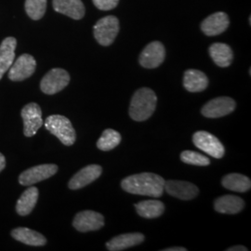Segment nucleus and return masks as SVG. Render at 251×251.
<instances>
[{
	"label": "nucleus",
	"instance_id": "nucleus-1",
	"mask_svg": "<svg viewBox=\"0 0 251 251\" xmlns=\"http://www.w3.org/2000/svg\"><path fill=\"white\" fill-rule=\"evenodd\" d=\"M165 181L157 174L144 172L125 178L121 181V187L132 195L160 198L165 190Z\"/></svg>",
	"mask_w": 251,
	"mask_h": 251
},
{
	"label": "nucleus",
	"instance_id": "nucleus-2",
	"mask_svg": "<svg viewBox=\"0 0 251 251\" xmlns=\"http://www.w3.org/2000/svg\"><path fill=\"white\" fill-rule=\"evenodd\" d=\"M157 103L153 90L142 88L135 91L129 105V116L138 122L145 121L152 117Z\"/></svg>",
	"mask_w": 251,
	"mask_h": 251
},
{
	"label": "nucleus",
	"instance_id": "nucleus-3",
	"mask_svg": "<svg viewBox=\"0 0 251 251\" xmlns=\"http://www.w3.org/2000/svg\"><path fill=\"white\" fill-rule=\"evenodd\" d=\"M46 128L56 136L62 144L71 146L75 144L76 134L71 121L67 117L61 115H53L47 117L45 120Z\"/></svg>",
	"mask_w": 251,
	"mask_h": 251
},
{
	"label": "nucleus",
	"instance_id": "nucleus-4",
	"mask_svg": "<svg viewBox=\"0 0 251 251\" xmlns=\"http://www.w3.org/2000/svg\"><path fill=\"white\" fill-rule=\"evenodd\" d=\"M119 29V20L114 15H109L96 23L93 27V34L100 45L108 47L116 40Z\"/></svg>",
	"mask_w": 251,
	"mask_h": 251
},
{
	"label": "nucleus",
	"instance_id": "nucleus-5",
	"mask_svg": "<svg viewBox=\"0 0 251 251\" xmlns=\"http://www.w3.org/2000/svg\"><path fill=\"white\" fill-rule=\"evenodd\" d=\"M70 82V75L62 68H53L47 73L40 82V89L48 95H53L66 88Z\"/></svg>",
	"mask_w": 251,
	"mask_h": 251
},
{
	"label": "nucleus",
	"instance_id": "nucleus-6",
	"mask_svg": "<svg viewBox=\"0 0 251 251\" xmlns=\"http://www.w3.org/2000/svg\"><path fill=\"white\" fill-rule=\"evenodd\" d=\"M194 144L201 151L206 152L214 158H222L225 155L224 144L214 136L206 131H198L193 136Z\"/></svg>",
	"mask_w": 251,
	"mask_h": 251
},
{
	"label": "nucleus",
	"instance_id": "nucleus-7",
	"mask_svg": "<svg viewBox=\"0 0 251 251\" xmlns=\"http://www.w3.org/2000/svg\"><path fill=\"white\" fill-rule=\"evenodd\" d=\"M58 171V166L54 164H43L36 167L30 168L29 170L24 171L20 177L19 182L22 185L30 186L44 179L52 177Z\"/></svg>",
	"mask_w": 251,
	"mask_h": 251
},
{
	"label": "nucleus",
	"instance_id": "nucleus-8",
	"mask_svg": "<svg viewBox=\"0 0 251 251\" xmlns=\"http://www.w3.org/2000/svg\"><path fill=\"white\" fill-rule=\"evenodd\" d=\"M24 120V133L26 137H33L43 125L42 111L35 102L28 103L22 110Z\"/></svg>",
	"mask_w": 251,
	"mask_h": 251
},
{
	"label": "nucleus",
	"instance_id": "nucleus-9",
	"mask_svg": "<svg viewBox=\"0 0 251 251\" xmlns=\"http://www.w3.org/2000/svg\"><path fill=\"white\" fill-rule=\"evenodd\" d=\"M166 58V49L161 42L153 41L146 46L139 58L140 64L147 69L160 66Z\"/></svg>",
	"mask_w": 251,
	"mask_h": 251
},
{
	"label": "nucleus",
	"instance_id": "nucleus-10",
	"mask_svg": "<svg viewBox=\"0 0 251 251\" xmlns=\"http://www.w3.org/2000/svg\"><path fill=\"white\" fill-rule=\"evenodd\" d=\"M36 67L35 58L30 54H23L10 66L9 78L12 81L25 80L35 73Z\"/></svg>",
	"mask_w": 251,
	"mask_h": 251
},
{
	"label": "nucleus",
	"instance_id": "nucleus-11",
	"mask_svg": "<svg viewBox=\"0 0 251 251\" xmlns=\"http://www.w3.org/2000/svg\"><path fill=\"white\" fill-rule=\"evenodd\" d=\"M235 101L230 97H218L207 101L203 106L201 113L207 118L225 117L234 111Z\"/></svg>",
	"mask_w": 251,
	"mask_h": 251
},
{
	"label": "nucleus",
	"instance_id": "nucleus-12",
	"mask_svg": "<svg viewBox=\"0 0 251 251\" xmlns=\"http://www.w3.org/2000/svg\"><path fill=\"white\" fill-rule=\"evenodd\" d=\"M104 225V217L92 210H84L77 213L73 222V226L81 233L97 231Z\"/></svg>",
	"mask_w": 251,
	"mask_h": 251
},
{
	"label": "nucleus",
	"instance_id": "nucleus-13",
	"mask_svg": "<svg viewBox=\"0 0 251 251\" xmlns=\"http://www.w3.org/2000/svg\"><path fill=\"white\" fill-rule=\"evenodd\" d=\"M230 25V20L225 12H215L207 16L201 23V30L207 36H215L223 34Z\"/></svg>",
	"mask_w": 251,
	"mask_h": 251
},
{
	"label": "nucleus",
	"instance_id": "nucleus-14",
	"mask_svg": "<svg viewBox=\"0 0 251 251\" xmlns=\"http://www.w3.org/2000/svg\"><path fill=\"white\" fill-rule=\"evenodd\" d=\"M167 193L174 198L181 200H191L197 198L199 193L198 186L184 180H168L165 181Z\"/></svg>",
	"mask_w": 251,
	"mask_h": 251
},
{
	"label": "nucleus",
	"instance_id": "nucleus-15",
	"mask_svg": "<svg viewBox=\"0 0 251 251\" xmlns=\"http://www.w3.org/2000/svg\"><path fill=\"white\" fill-rule=\"evenodd\" d=\"M102 169L99 165H89L75 173L70 179L68 187L71 190L84 188L101 175Z\"/></svg>",
	"mask_w": 251,
	"mask_h": 251
},
{
	"label": "nucleus",
	"instance_id": "nucleus-16",
	"mask_svg": "<svg viewBox=\"0 0 251 251\" xmlns=\"http://www.w3.org/2000/svg\"><path fill=\"white\" fill-rule=\"evenodd\" d=\"M52 5L55 11L74 20H80L86 13L82 0H53Z\"/></svg>",
	"mask_w": 251,
	"mask_h": 251
},
{
	"label": "nucleus",
	"instance_id": "nucleus-17",
	"mask_svg": "<svg viewBox=\"0 0 251 251\" xmlns=\"http://www.w3.org/2000/svg\"><path fill=\"white\" fill-rule=\"evenodd\" d=\"M16 46L17 40L12 36L6 37L0 44V79L9 71L15 60Z\"/></svg>",
	"mask_w": 251,
	"mask_h": 251
},
{
	"label": "nucleus",
	"instance_id": "nucleus-18",
	"mask_svg": "<svg viewBox=\"0 0 251 251\" xmlns=\"http://www.w3.org/2000/svg\"><path fill=\"white\" fill-rule=\"evenodd\" d=\"M145 237L141 233H124L117 235L106 243V248L110 251H120L134 247L144 242Z\"/></svg>",
	"mask_w": 251,
	"mask_h": 251
},
{
	"label": "nucleus",
	"instance_id": "nucleus-19",
	"mask_svg": "<svg viewBox=\"0 0 251 251\" xmlns=\"http://www.w3.org/2000/svg\"><path fill=\"white\" fill-rule=\"evenodd\" d=\"M245 206L242 198L232 195H226L216 199L215 210L223 214H236L241 212Z\"/></svg>",
	"mask_w": 251,
	"mask_h": 251
},
{
	"label": "nucleus",
	"instance_id": "nucleus-20",
	"mask_svg": "<svg viewBox=\"0 0 251 251\" xmlns=\"http://www.w3.org/2000/svg\"><path fill=\"white\" fill-rule=\"evenodd\" d=\"M183 86L189 92H201L207 88L208 78L199 70L188 69L183 75Z\"/></svg>",
	"mask_w": 251,
	"mask_h": 251
},
{
	"label": "nucleus",
	"instance_id": "nucleus-21",
	"mask_svg": "<svg viewBox=\"0 0 251 251\" xmlns=\"http://www.w3.org/2000/svg\"><path fill=\"white\" fill-rule=\"evenodd\" d=\"M208 52L213 62L220 67L230 66L233 60V50L225 43H213L208 49Z\"/></svg>",
	"mask_w": 251,
	"mask_h": 251
},
{
	"label": "nucleus",
	"instance_id": "nucleus-22",
	"mask_svg": "<svg viewBox=\"0 0 251 251\" xmlns=\"http://www.w3.org/2000/svg\"><path fill=\"white\" fill-rule=\"evenodd\" d=\"M11 235L15 240L24 243L28 246L41 247V246H45L47 244V239L44 235L29 228H24V227L16 228L12 230Z\"/></svg>",
	"mask_w": 251,
	"mask_h": 251
},
{
	"label": "nucleus",
	"instance_id": "nucleus-23",
	"mask_svg": "<svg viewBox=\"0 0 251 251\" xmlns=\"http://www.w3.org/2000/svg\"><path fill=\"white\" fill-rule=\"evenodd\" d=\"M38 195V189L36 187H30L23 193L16 205V211L19 215L27 216L32 212L37 203Z\"/></svg>",
	"mask_w": 251,
	"mask_h": 251
},
{
	"label": "nucleus",
	"instance_id": "nucleus-24",
	"mask_svg": "<svg viewBox=\"0 0 251 251\" xmlns=\"http://www.w3.org/2000/svg\"><path fill=\"white\" fill-rule=\"evenodd\" d=\"M136 211L145 219H155L164 213L165 206L159 200H144L135 204Z\"/></svg>",
	"mask_w": 251,
	"mask_h": 251
},
{
	"label": "nucleus",
	"instance_id": "nucleus-25",
	"mask_svg": "<svg viewBox=\"0 0 251 251\" xmlns=\"http://www.w3.org/2000/svg\"><path fill=\"white\" fill-rule=\"evenodd\" d=\"M223 186L233 192L246 193L251 190V179L239 173H230L225 176L222 180Z\"/></svg>",
	"mask_w": 251,
	"mask_h": 251
},
{
	"label": "nucleus",
	"instance_id": "nucleus-26",
	"mask_svg": "<svg viewBox=\"0 0 251 251\" xmlns=\"http://www.w3.org/2000/svg\"><path fill=\"white\" fill-rule=\"evenodd\" d=\"M121 140V135L118 131L112 128H107L102 132L98 140L97 147L101 151H111L116 148L117 145H119Z\"/></svg>",
	"mask_w": 251,
	"mask_h": 251
},
{
	"label": "nucleus",
	"instance_id": "nucleus-27",
	"mask_svg": "<svg viewBox=\"0 0 251 251\" xmlns=\"http://www.w3.org/2000/svg\"><path fill=\"white\" fill-rule=\"evenodd\" d=\"M25 8L27 15L32 20H40L45 15L47 0H25Z\"/></svg>",
	"mask_w": 251,
	"mask_h": 251
},
{
	"label": "nucleus",
	"instance_id": "nucleus-28",
	"mask_svg": "<svg viewBox=\"0 0 251 251\" xmlns=\"http://www.w3.org/2000/svg\"><path fill=\"white\" fill-rule=\"evenodd\" d=\"M180 160L188 165L206 167L210 164V160L201 153L195 151L186 150L180 153Z\"/></svg>",
	"mask_w": 251,
	"mask_h": 251
},
{
	"label": "nucleus",
	"instance_id": "nucleus-29",
	"mask_svg": "<svg viewBox=\"0 0 251 251\" xmlns=\"http://www.w3.org/2000/svg\"><path fill=\"white\" fill-rule=\"evenodd\" d=\"M94 6L100 10H111L116 9L119 3V0H92Z\"/></svg>",
	"mask_w": 251,
	"mask_h": 251
},
{
	"label": "nucleus",
	"instance_id": "nucleus-30",
	"mask_svg": "<svg viewBox=\"0 0 251 251\" xmlns=\"http://www.w3.org/2000/svg\"><path fill=\"white\" fill-rule=\"evenodd\" d=\"M248 249L245 248L244 246H234L232 248H229L227 249V251H247Z\"/></svg>",
	"mask_w": 251,
	"mask_h": 251
},
{
	"label": "nucleus",
	"instance_id": "nucleus-31",
	"mask_svg": "<svg viewBox=\"0 0 251 251\" xmlns=\"http://www.w3.org/2000/svg\"><path fill=\"white\" fill-rule=\"evenodd\" d=\"M5 167H6V159H5V156L0 152V172L4 170Z\"/></svg>",
	"mask_w": 251,
	"mask_h": 251
},
{
	"label": "nucleus",
	"instance_id": "nucleus-32",
	"mask_svg": "<svg viewBox=\"0 0 251 251\" xmlns=\"http://www.w3.org/2000/svg\"><path fill=\"white\" fill-rule=\"evenodd\" d=\"M187 250L181 247H175V248H170V249H165L163 251H186Z\"/></svg>",
	"mask_w": 251,
	"mask_h": 251
}]
</instances>
